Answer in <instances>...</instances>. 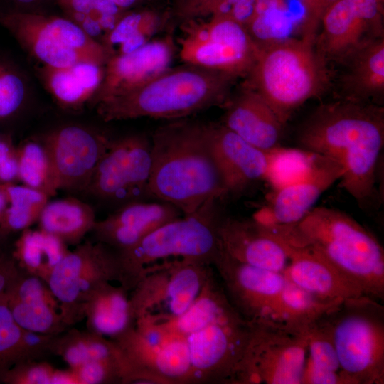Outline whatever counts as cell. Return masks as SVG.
<instances>
[{
    "label": "cell",
    "instance_id": "2",
    "mask_svg": "<svg viewBox=\"0 0 384 384\" xmlns=\"http://www.w3.org/2000/svg\"><path fill=\"white\" fill-rule=\"evenodd\" d=\"M148 196L192 213L227 193L206 123L176 119L157 128L151 139Z\"/></svg>",
    "mask_w": 384,
    "mask_h": 384
},
{
    "label": "cell",
    "instance_id": "34",
    "mask_svg": "<svg viewBox=\"0 0 384 384\" xmlns=\"http://www.w3.org/2000/svg\"><path fill=\"white\" fill-rule=\"evenodd\" d=\"M290 16L284 0H255L253 13L245 25L259 46L287 38Z\"/></svg>",
    "mask_w": 384,
    "mask_h": 384
},
{
    "label": "cell",
    "instance_id": "45",
    "mask_svg": "<svg viewBox=\"0 0 384 384\" xmlns=\"http://www.w3.org/2000/svg\"><path fill=\"white\" fill-rule=\"evenodd\" d=\"M198 0H176L177 14L180 17H183L185 13Z\"/></svg>",
    "mask_w": 384,
    "mask_h": 384
},
{
    "label": "cell",
    "instance_id": "38",
    "mask_svg": "<svg viewBox=\"0 0 384 384\" xmlns=\"http://www.w3.org/2000/svg\"><path fill=\"white\" fill-rule=\"evenodd\" d=\"M255 3V0H198L182 18L225 17L245 26L253 13Z\"/></svg>",
    "mask_w": 384,
    "mask_h": 384
},
{
    "label": "cell",
    "instance_id": "16",
    "mask_svg": "<svg viewBox=\"0 0 384 384\" xmlns=\"http://www.w3.org/2000/svg\"><path fill=\"white\" fill-rule=\"evenodd\" d=\"M236 311L255 324L271 320L285 283L284 274L240 262L223 248L213 265Z\"/></svg>",
    "mask_w": 384,
    "mask_h": 384
},
{
    "label": "cell",
    "instance_id": "29",
    "mask_svg": "<svg viewBox=\"0 0 384 384\" xmlns=\"http://www.w3.org/2000/svg\"><path fill=\"white\" fill-rule=\"evenodd\" d=\"M39 228L57 237L66 245H78L96 223L88 204L75 199L48 201L38 218Z\"/></svg>",
    "mask_w": 384,
    "mask_h": 384
},
{
    "label": "cell",
    "instance_id": "26",
    "mask_svg": "<svg viewBox=\"0 0 384 384\" xmlns=\"http://www.w3.org/2000/svg\"><path fill=\"white\" fill-rule=\"evenodd\" d=\"M107 282L100 286L85 305L87 330L114 340L134 326L128 290Z\"/></svg>",
    "mask_w": 384,
    "mask_h": 384
},
{
    "label": "cell",
    "instance_id": "40",
    "mask_svg": "<svg viewBox=\"0 0 384 384\" xmlns=\"http://www.w3.org/2000/svg\"><path fill=\"white\" fill-rule=\"evenodd\" d=\"M23 329L14 321L9 308L0 304V355H18L21 362L29 361L23 341Z\"/></svg>",
    "mask_w": 384,
    "mask_h": 384
},
{
    "label": "cell",
    "instance_id": "46",
    "mask_svg": "<svg viewBox=\"0 0 384 384\" xmlns=\"http://www.w3.org/2000/svg\"><path fill=\"white\" fill-rule=\"evenodd\" d=\"M114 3L121 9L126 11L132 6H134L137 3L141 0H110Z\"/></svg>",
    "mask_w": 384,
    "mask_h": 384
},
{
    "label": "cell",
    "instance_id": "37",
    "mask_svg": "<svg viewBox=\"0 0 384 384\" xmlns=\"http://www.w3.org/2000/svg\"><path fill=\"white\" fill-rule=\"evenodd\" d=\"M9 207L5 210L7 226L14 230L28 228L38 220L49 196L26 186H8L4 188Z\"/></svg>",
    "mask_w": 384,
    "mask_h": 384
},
{
    "label": "cell",
    "instance_id": "47",
    "mask_svg": "<svg viewBox=\"0 0 384 384\" xmlns=\"http://www.w3.org/2000/svg\"><path fill=\"white\" fill-rule=\"evenodd\" d=\"M8 203V198L5 188L0 187V217L6 210V206Z\"/></svg>",
    "mask_w": 384,
    "mask_h": 384
},
{
    "label": "cell",
    "instance_id": "33",
    "mask_svg": "<svg viewBox=\"0 0 384 384\" xmlns=\"http://www.w3.org/2000/svg\"><path fill=\"white\" fill-rule=\"evenodd\" d=\"M163 18L154 10L124 13L102 43L111 56L134 51L142 46L160 29Z\"/></svg>",
    "mask_w": 384,
    "mask_h": 384
},
{
    "label": "cell",
    "instance_id": "48",
    "mask_svg": "<svg viewBox=\"0 0 384 384\" xmlns=\"http://www.w3.org/2000/svg\"><path fill=\"white\" fill-rule=\"evenodd\" d=\"M16 2L23 5H32L40 2L41 0H14Z\"/></svg>",
    "mask_w": 384,
    "mask_h": 384
},
{
    "label": "cell",
    "instance_id": "6",
    "mask_svg": "<svg viewBox=\"0 0 384 384\" xmlns=\"http://www.w3.org/2000/svg\"><path fill=\"white\" fill-rule=\"evenodd\" d=\"M222 201H210L192 213L161 225L134 246L116 252L119 284L132 290L146 268L166 262L188 260L213 266L222 252Z\"/></svg>",
    "mask_w": 384,
    "mask_h": 384
},
{
    "label": "cell",
    "instance_id": "11",
    "mask_svg": "<svg viewBox=\"0 0 384 384\" xmlns=\"http://www.w3.org/2000/svg\"><path fill=\"white\" fill-rule=\"evenodd\" d=\"M195 260H174L146 268L129 296L135 321H164L183 314L214 272Z\"/></svg>",
    "mask_w": 384,
    "mask_h": 384
},
{
    "label": "cell",
    "instance_id": "41",
    "mask_svg": "<svg viewBox=\"0 0 384 384\" xmlns=\"http://www.w3.org/2000/svg\"><path fill=\"white\" fill-rule=\"evenodd\" d=\"M25 96V87L15 73L0 68V117L15 112Z\"/></svg>",
    "mask_w": 384,
    "mask_h": 384
},
{
    "label": "cell",
    "instance_id": "28",
    "mask_svg": "<svg viewBox=\"0 0 384 384\" xmlns=\"http://www.w3.org/2000/svg\"><path fill=\"white\" fill-rule=\"evenodd\" d=\"M341 85L346 100L369 102L384 93V37L353 55L345 64Z\"/></svg>",
    "mask_w": 384,
    "mask_h": 384
},
{
    "label": "cell",
    "instance_id": "24",
    "mask_svg": "<svg viewBox=\"0 0 384 384\" xmlns=\"http://www.w3.org/2000/svg\"><path fill=\"white\" fill-rule=\"evenodd\" d=\"M284 243L289 258L284 275L294 284L329 301H342L364 295L339 270L317 254L305 247Z\"/></svg>",
    "mask_w": 384,
    "mask_h": 384
},
{
    "label": "cell",
    "instance_id": "15",
    "mask_svg": "<svg viewBox=\"0 0 384 384\" xmlns=\"http://www.w3.org/2000/svg\"><path fill=\"white\" fill-rule=\"evenodd\" d=\"M380 6V0H338L325 11L315 46L327 63L343 65L356 53L384 37Z\"/></svg>",
    "mask_w": 384,
    "mask_h": 384
},
{
    "label": "cell",
    "instance_id": "7",
    "mask_svg": "<svg viewBox=\"0 0 384 384\" xmlns=\"http://www.w3.org/2000/svg\"><path fill=\"white\" fill-rule=\"evenodd\" d=\"M332 339L344 384L384 383V306L362 295L321 317Z\"/></svg>",
    "mask_w": 384,
    "mask_h": 384
},
{
    "label": "cell",
    "instance_id": "25",
    "mask_svg": "<svg viewBox=\"0 0 384 384\" xmlns=\"http://www.w3.org/2000/svg\"><path fill=\"white\" fill-rule=\"evenodd\" d=\"M16 298L9 309L23 329L59 335L69 326L64 321L57 299L46 282L28 274L18 283Z\"/></svg>",
    "mask_w": 384,
    "mask_h": 384
},
{
    "label": "cell",
    "instance_id": "42",
    "mask_svg": "<svg viewBox=\"0 0 384 384\" xmlns=\"http://www.w3.org/2000/svg\"><path fill=\"white\" fill-rule=\"evenodd\" d=\"M17 381L24 384H53L56 370L53 366L45 361H28L21 363Z\"/></svg>",
    "mask_w": 384,
    "mask_h": 384
},
{
    "label": "cell",
    "instance_id": "22",
    "mask_svg": "<svg viewBox=\"0 0 384 384\" xmlns=\"http://www.w3.org/2000/svg\"><path fill=\"white\" fill-rule=\"evenodd\" d=\"M182 215L177 208L166 202L136 201L96 221L92 231L97 242L119 252L134 246L158 227Z\"/></svg>",
    "mask_w": 384,
    "mask_h": 384
},
{
    "label": "cell",
    "instance_id": "30",
    "mask_svg": "<svg viewBox=\"0 0 384 384\" xmlns=\"http://www.w3.org/2000/svg\"><path fill=\"white\" fill-rule=\"evenodd\" d=\"M308 354L302 384H344L336 350L321 318L303 331Z\"/></svg>",
    "mask_w": 384,
    "mask_h": 384
},
{
    "label": "cell",
    "instance_id": "8",
    "mask_svg": "<svg viewBox=\"0 0 384 384\" xmlns=\"http://www.w3.org/2000/svg\"><path fill=\"white\" fill-rule=\"evenodd\" d=\"M21 44L43 65L67 67L81 63L105 65L111 54L69 18L33 12L4 18Z\"/></svg>",
    "mask_w": 384,
    "mask_h": 384
},
{
    "label": "cell",
    "instance_id": "49",
    "mask_svg": "<svg viewBox=\"0 0 384 384\" xmlns=\"http://www.w3.org/2000/svg\"><path fill=\"white\" fill-rule=\"evenodd\" d=\"M380 1L381 2H383V0H380Z\"/></svg>",
    "mask_w": 384,
    "mask_h": 384
},
{
    "label": "cell",
    "instance_id": "36",
    "mask_svg": "<svg viewBox=\"0 0 384 384\" xmlns=\"http://www.w3.org/2000/svg\"><path fill=\"white\" fill-rule=\"evenodd\" d=\"M268 152L269 166L266 181L274 190L304 176L317 156L302 149H289L282 146Z\"/></svg>",
    "mask_w": 384,
    "mask_h": 384
},
{
    "label": "cell",
    "instance_id": "23",
    "mask_svg": "<svg viewBox=\"0 0 384 384\" xmlns=\"http://www.w3.org/2000/svg\"><path fill=\"white\" fill-rule=\"evenodd\" d=\"M223 107L220 123L245 142L264 151L281 146L284 124L263 97L245 83Z\"/></svg>",
    "mask_w": 384,
    "mask_h": 384
},
{
    "label": "cell",
    "instance_id": "13",
    "mask_svg": "<svg viewBox=\"0 0 384 384\" xmlns=\"http://www.w3.org/2000/svg\"><path fill=\"white\" fill-rule=\"evenodd\" d=\"M252 328L236 314L181 335L189 351L193 384H235Z\"/></svg>",
    "mask_w": 384,
    "mask_h": 384
},
{
    "label": "cell",
    "instance_id": "10",
    "mask_svg": "<svg viewBox=\"0 0 384 384\" xmlns=\"http://www.w3.org/2000/svg\"><path fill=\"white\" fill-rule=\"evenodd\" d=\"M253 324L235 384H302L307 338L272 320Z\"/></svg>",
    "mask_w": 384,
    "mask_h": 384
},
{
    "label": "cell",
    "instance_id": "12",
    "mask_svg": "<svg viewBox=\"0 0 384 384\" xmlns=\"http://www.w3.org/2000/svg\"><path fill=\"white\" fill-rule=\"evenodd\" d=\"M119 278L116 251L102 242L86 241L65 255L46 283L70 327L85 318V305L92 294L102 284Z\"/></svg>",
    "mask_w": 384,
    "mask_h": 384
},
{
    "label": "cell",
    "instance_id": "18",
    "mask_svg": "<svg viewBox=\"0 0 384 384\" xmlns=\"http://www.w3.org/2000/svg\"><path fill=\"white\" fill-rule=\"evenodd\" d=\"M174 53V39L166 36L130 53L112 55L104 65L103 78L93 102L97 105L140 87L171 68Z\"/></svg>",
    "mask_w": 384,
    "mask_h": 384
},
{
    "label": "cell",
    "instance_id": "17",
    "mask_svg": "<svg viewBox=\"0 0 384 384\" xmlns=\"http://www.w3.org/2000/svg\"><path fill=\"white\" fill-rule=\"evenodd\" d=\"M112 141L106 135L74 125L57 129L46 135L43 145L58 191H85Z\"/></svg>",
    "mask_w": 384,
    "mask_h": 384
},
{
    "label": "cell",
    "instance_id": "14",
    "mask_svg": "<svg viewBox=\"0 0 384 384\" xmlns=\"http://www.w3.org/2000/svg\"><path fill=\"white\" fill-rule=\"evenodd\" d=\"M151 169V143L145 135L112 139L85 191L115 203L141 201L149 198Z\"/></svg>",
    "mask_w": 384,
    "mask_h": 384
},
{
    "label": "cell",
    "instance_id": "3",
    "mask_svg": "<svg viewBox=\"0 0 384 384\" xmlns=\"http://www.w3.org/2000/svg\"><path fill=\"white\" fill-rule=\"evenodd\" d=\"M267 227L282 241L307 248L326 260L364 295L384 300L383 247L348 214L320 206L294 224Z\"/></svg>",
    "mask_w": 384,
    "mask_h": 384
},
{
    "label": "cell",
    "instance_id": "21",
    "mask_svg": "<svg viewBox=\"0 0 384 384\" xmlns=\"http://www.w3.org/2000/svg\"><path fill=\"white\" fill-rule=\"evenodd\" d=\"M219 238L223 251L240 262L282 274L289 264L284 242L254 218L224 215Z\"/></svg>",
    "mask_w": 384,
    "mask_h": 384
},
{
    "label": "cell",
    "instance_id": "43",
    "mask_svg": "<svg viewBox=\"0 0 384 384\" xmlns=\"http://www.w3.org/2000/svg\"><path fill=\"white\" fill-rule=\"evenodd\" d=\"M338 0H302L306 18L302 26V36L316 38L321 18L325 11Z\"/></svg>",
    "mask_w": 384,
    "mask_h": 384
},
{
    "label": "cell",
    "instance_id": "27",
    "mask_svg": "<svg viewBox=\"0 0 384 384\" xmlns=\"http://www.w3.org/2000/svg\"><path fill=\"white\" fill-rule=\"evenodd\" d=\"M103 75V65L87 63L67 67L44 65L40 70L45 87L65 108H78L92 100Z\"/></svg>",
    "mask_w": 384,
    "mask_h": 384
},
{
    "label": "cell",
    "instance_id": "1",
    "mask_svg": "<svg viewBox=\"0 0 384 384\" xmlns=\"http://www.w3.org/2000/svg\"><path fill=\"white\" fill-rule=\"evenodd\" d=\"M301 149L331 159L343 174L340 186L363 210L380 205L378 166L384 145V109L343 100L319 106L299 126Z\"/></svg>",
    "mask_w": 384,
    "mask_h": 384
},
{
    "label": "cell",
    "instance_id": "20",
    "mask_svg": "<svg viewBox=\"0 0 384 384\" xmlns=\"http://www.w3.org/2000/svg\"><path fill=\"white\" fill-rule=\"evenodd\" d=\"M343 174L342 166L331 159L317 154L302 178L274 190L268 204L254 217L269 225H289L301 220L321 194Z\"/></svg>",
    "mask_w": 384,
    "mask_h": 384
},
{
    "label": "cell",
    "instance_id": "9",
    "mask_svg": "<svg viewBox=\"0 0 384 384\" xmlns=\"http://www.w3.org/2000/svg\"><path fill=\"white\" fill-rule=\"evenodd\" d=\"M179 57L184 64L246 77L260 47L244 25L225 17L188 19L182 25Z\"/></svg>",
    "mask_w": 384,
    "mask_h": 384
},
{
    "label": "cell",
    "instance_id": "35",
    "mask_svg": "<svg viewBox=\"0 0 384 384\" xmlns=\"http://www.w3.org/2000/svg\"><path fill=\"white\" fill-rule=\"evenodd\" d=\"M18 177L25 186L45 193L49 197L56 194L50 160L43 144L26 142L17 155Z\"/></svg>",
    "mask_w": 384,
    "mask_h": 384
},
{
    "label": "cell",
    "instance_id": "44",
    "mask_svg": "<svg viewBox=\"0 0 384 384\" xmlns=\"http://www.w3.org/2000/svg\"><path fill=\"white\" fill-rule=\"evenodd\" d=\"M17 156L6 142L0 140V181L8 183L18 177Z\"/></svg>",
    "mask_w": 384,
    "mask_h": 384
},
{
    "label": "cell",
    "instance_id": "5",
    "mask_svg": "<svg viewBox=\"0 0 384 384\" xmlns=\"http://www.w3.org/2000/svg\"><path fill=\"white\" fill-rule=\"evenodd\" d=\"M327 65L315 38L287 37L260 47L245 84L263 97L285 125L294 110L327 87Z\"/></svg>",
    "mask_w": 384,
    "mask_h": 384
},
{
    "label": "cell",
    "instance_id": "32",
    "mask_svg": "<svg viewBox=\"0 0 384 384\" xmlns=\"http://www.w3.org/2000/svg\"><path fill=\"white\" fill-rule=\"evenodd\" d=\"M18 257L28 274L47 280L69 252L67 245L41 230L25 229L17 244Z\"/></svg>",
    "mask_w": 384,
    "mask_h": 384
},
{
    "label": "cell",
    "instance_id": "31",
    "mask_svg": "<svg viewBox=\"0 0 384 384\" xmlns=\"http://www.w3.org/2000/svg\"><path fill=\"white\" fill-rule=\"evenodd\" d=\"M341 302L320 299L285 278L271 320L302 332Z\"/></svg>",
    "mask_w": 384,
    "mask_h": 384
},
{
    "label": "cell",
    "instance_id": "39",
    "mask_svg": "<svg viewBox=\"0 0 384 384\" xmlns=\"http://www.w3.org/2000/svg\"><path fill=\"white\" fill-rule=\"evenodd\" d=\"M71 370L79 384L127 383V368L115 361H90Z\"/></svg>",
    "mask_w": 384,
    "mask_h": 384
},
{
    "label": "cell",
    "instance_id": "19",
    "mask_svg": "<svg viewBox=\"0 0 384 384\" xmlns=\"http://www.w3.org/2000/svg\"><path fill=\"white\" fill-rule=\"evenodd\" d=\"M211 149L227 197H240L266 181L269 152L245 142L220 122L206 123Z\"/></svg>",
    "mask_w": 384,
    "mask_h": 384
},
{
    "label": "cell",
    "instance_id": "4",
    "mask_svg": "<svg viewBox=\"0 0 384 384\" xmlns=\"http://www.w3.org/2000/svg\"><path fill=\"white\" fill-rule=\"evenodd\" d=\"M236 79L185 64L169 68L140 87L98 103L105 122L149 117L181 119L212 107H223Z\"/></svg>",
    "mask_w": 384,
    "mask_h": 384
}]
</instances>
